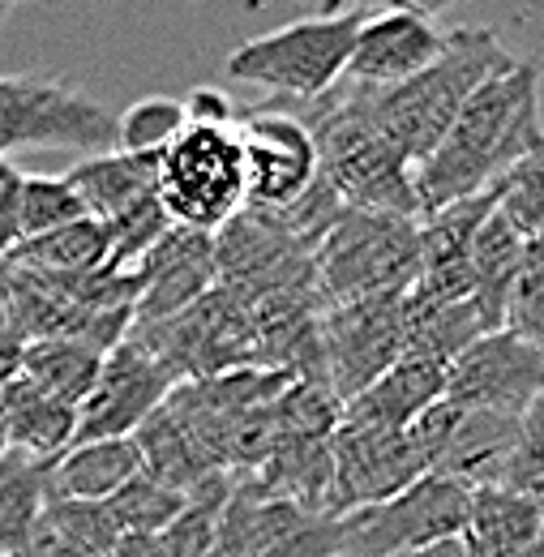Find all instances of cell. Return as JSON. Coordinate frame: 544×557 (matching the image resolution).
Masks as SVG:
<instances>
[{
    "label": "cell",
    "instance_id": "6da1fadb",
    "mask_svg": "<svg viewBox=\"0 0 544 557\" xmlns=\"http://www.w3.org/2000/svg\"><path fill=\"white\" fill-rule=\"evenodd\" d=\"M532 154H541V70L536 61H515L468 95L446 138L411 168L420 219L489 189Z\"/></svg>",
    "mask_w": 544,
    "mask_h": 557
},
{
    "label": "cell",
    "instance_id": "7a4b0ae2",
    "mask_svg": "<svg viewBox=\"0 0 544 557\" xmlns=\"http://www.w3.org/2000/svg\"><path fill=\"white\" fill-rule=\"evenodd\" d=\"M296 116L313 138L318 181L339 198V207L420 219L411 163L373 125L364 86H351L339 77L322 99L300 103Z\"/></svg>",
    "mask_w": 544,
    "mask_h": 557
},
{
    "label": "cell",
    "instance_id": "3957f363",
    "mask_svg": "<svg viewBox=\"0 0 544 557\" xmlns=\"http://www.w3.org/2000/svg\"><path fill=\"white\" fill-rule=\"evenodd\" d=\"M515 61L519 57H510L489 26L446 30V52L429 70H420L399 86H386V90L364 86L369 90V116L382 129V138L416 168L433 154L437 141L446 138V129L459 116V108L468 103V95L484 86L489 77L506 73Z\"/></svg>",
    "mask_w": 544,
    "mask_h": 557
},
{
    "label": "cell",
    "instance_id": "277c9868",
    "mask_svg": "<svg viewBox=\"0 0 544 557\" xmlns=\"http://www.w3.org/2000/svg\"><path fill=\"white\" fill-rule=\"evenodd\" d=\"M416 271H420L416 219L386 210L339 207L313 249V278L322 309L364 296H404L416 283Z\"/></svg>",
    "mask_w": 544,
    "mask_h": 557
},
{
    "label": "cell",
    "instance_id": "5b68a950",
    "mask_svg": "<svg viewBox=\"0 0 544 557\" xmlns=\"http://www.w3.org/2000/svg\"><path fill=\"white\" fill-rule=\"evenodd\" d=\"M360 22L364 13H318V17L287 22L283 30L240 44L227 57V73L236 82L262 86L296 103L322 99L347 70Z\"/></svg>",
    "mask_w": 544,
    "mask_h": 557
},
{
    "label": "cell",
    "instance_id": "8992f818",
    "mask_svg": "<svg viewBox=\"0 0 544 557\" xmlns=\"http://www.w3.org/2000/svg\"><path fill=\"white\" fill-rule=\"evenodd\" d=\"M154 194L176 227L206 236H214L232 214H240L245 168H240L236 125L232 129L185 125V134L154 159Z\"/></svg>",
    "mask_w": 544,
    "mask_h": 557
},
{
    "label": "cell",
    "instance_id": "52a82bcc",
    "mask_svg": "<svg viewBox=\"0 0 544 557\" xmlns=\"http://www.w3.org/2000/svg\"><path fill=\"white\" fill-rule=\"evenodd\" d=\"M468 497L472 488H463L459 481L424 472L386 502L335 515L339 557H395L437 541H455L468 519Z\"/></svg>",
    "mask_w": 544,
    "mask_h": 557
},
{
    "label": "cell",
    "instance_id": "ba28073f",
    "mask_svg": "<svg viewBox=\"0 0 544 557\" xmlns=\"http://www.w3.org/2000/svg\"><path fill=\"white\" fill-rule=\"evenodd\" d=\"M116 141V116L65 77H0V159L22 146H57L103 154Z\"/></svg>",
    "mask_w": 544,
    "mask_h": 557
},
{
    "label": "cell",
    "instance_id": "9c48e42d",
    "mask_svg": "<svg viewBox=\"0 0 544 557\" xmlns=\"http://www.w3.org/2000/svg\"><path fill=\"white\" fill-rule=\"evenodd\" d=\"M134 335L163 360L172 382L176 377L202 382V377H219V373L258 364L254 313L236 292H227L219 283L202 300L181 309L176 318L154 322V326H134Z\"/></svg>",
    "mask_w": 544,
    "mask_h": 557
},
{
    "label": "cell",
    "instance_id": "30bf717a",
    "mask_svg": "<svg viewBox=\"0 0 544 557\" xmlns=\"http://www.w3.org/2000/svg\"><path fill=\"white\" fill-rule=\"evenodd\" d=\"M399 300L404 296H364L322 309L318 322L322 369H326V391L339 399V408L404 356Z\"/></svg>",
    "mask_w": 544,
    "mask_h": 557
},
{
    "label": "cell",
    "instance_id": "8fae6325",
    "mask_svg": "<svg viewBox=\"0 0 544 557\" xmlns=\"http://www.w3.org/2000/svg\"><path fill=\"white\" fill-rule=\"evenodd\" d=\"M240 168H245V210H287L318 181L313 138L296 112L258 108L236 121Z\"/></svg>",
    "mask_w": 544,
    "mask_h": 557
},
{
    "label": "cell",
    "instance_id": "7c38bea8",
    "mask_svg": "<svg viewBox=\"0 0 544 557\" xmlns=\"http://www.w3.org/2000/svg\"><path fill=\"white\" fill-rule=\"evenodd\" d=\"M429 468L411 446L408 429H378L339 417L331 433V519L386 502Z\"/></svg>",
    "mask_w": 544,
    "mask_h": 557
},
{
    "label": "cell",
    "instance_id": "4fadbf2b",
    "mask_svg": "<svg viewBox=\"0 0 544 557\" xmlns=\"http://www.w3.org/2000/svg\"><path fill=\"white\" fill-rule=\"evenodd\" d=\"M541 348L510 331H489L446 364V404L463 412L523 417L541 404Z\"/></svg>",
    "mask_w": 544,
    "mask_h": 557
},
{
    "label": "cell",
    "instance_id": "5bb4252c",
    "mask_svg": "<svg viewBox=\"0 0 544 557\" xmlns=\"http://www.w3.org/2000/svg\"><path fill=\"white\" fill-rule=\"evenodd\" d=\"M172 391H176V382L163 369V360L129 331L116 348L103 351L99 377L77 408V437L73 442L134 437L137 429L168 404Z\"/></svg>",
    "mask_w": 544,
    "mask_h": 557
},
{
    "label": "cell",
    "instance_id": "9a60e30c",
    "mask_svg": "<svg viewBox=\"0 0 544 557\" xmlns=\"http://www.w3.org/2000/svg\"><path fill=\"white\" fill-rule=\"evenodd\" d=\"M137 300H134V326H154L189 309L214 287V245L206 232L189 227H168L159 245L137 262L134 271Z\"/></svg>",
    "mask_w": 544,
    "mask_h": 557
},
{
    "label": "cell",
    "instance_id": "2e32d148",
    "mask_svg": "<svg viewBox=\"0 0 544 557\" xmlns=\"http://www.w3.org/2000/svg\"><path fill=\"white\" fill-rule=\"evenodd\" d=\"M442 52H446V30H437L433 17L378 13V17L360 22L343 82L386 90V86H399L420 70H429Z\"/></svg>",
    "mask_w": 544,
    "mask_h": 557
},
{
    "label": "cell",
    "instance_id": "e0dca14e",
    "mask_svg": "<svg viewBox=\"0 0 544 557\" xmlns=\"http://www.w3.org/2000/svg\"><path fill=\"white\" fill-rule=\"evenodd\" d=\"M541 497L519 488H472L459 532L463 557H536Z\"/></svg>",
    "mask_w": 544,
    "mask_h": 557
},
{
    "label": "cell",
    "instance_id": "ac0fdd59",
    "mask_svg": "<svg viewBox=\"0 0 544 557\" xmlns=\"http://www.w3.org/2000/svg\"><path fill=\"white\" fill-rule=\"evenodd\" d=\"M446 395V364L424 356H399L378 382H369L360 395H351L339 417L378 424V429H408L437 399Z\"/></svg>",
    "mask_w": 544,
    "mask_h": 557
},
{
    "label": "cell",
    "instance_id": "d6986e66",
    "mask_svg": "<svg viewBox=\"0 0 544 557\" xmlns=\"http://www.w3.org/2000/svg\"><path fill=\"white\" fill-rule=\"evenodd\" d=\"M141 472L134 437L73 442L48 463V497L61 502H108Z\"/></svg>",
    "mask_w": 544,
    "mask_h": 557
},
{
    "label": "cell",
    "instance_id": "ffe728a7",
    "mask_svg": "<svg viewBox=\"0 0 544 557\" xmlns=\"http://www.w3.org/2000/svg\"><path fill=\"white\" fill-rule=\"evenodd\" d=\"M154 159L159 154H125V150H103L82 159L73 172H65V181L73 185V194L82 198V207L90 219L112 223L129 210L154 202Z\"/></svg>",
    "mask_w": 544,
    "mask_h": 557
},
{
    "label": "cell",
    "instance_id": "44dd1931",
    "mask_svg": "<svg viewBox=\"0 0 544 557\" xmlns=\"http://www.w3.org/2000/svg\"><path fill=\"white\" fill-rule=\"evenodd\" d=\"M399 322H404V356H424L437 364H450L472 339L484 335L472 300H446L420 287L404 292Z\"/></svg>",
    "mask_w": 544,
    "mask_h": 557
},
{
    "label": "cell",
    "instance_id": "7402d4cb",
    "mask_svg": "<svg viewBox=\"0 0 544 557\" xmlns=\"http://www.w3.org/2000/svg\"><path fill=\"white\" fill-rule=\"evenodd\" d=\"M0 412H4L9 446L35 459H57L77 437V408L44 395L26 377H13L9 386H0Z\"/></svg>",
    "mask_w": 544,
    "mask_h": 557
},
{
    "label": "cell",
    "instance_id": "603a6c76",
    "mask_svg": "<svg viewBox=\"0 0 544 557\" xmlns=\"http://www.w3.org/2000/svg\"><path fill=\"white\" fill-rule=\"evenodd\" d=\"M4 258L17 267H30V271H48V275H99V271H108V258H112V232H108V223L86 214L61 232L13 245Z\"/></svg>",
    "mask_w": 544,
    "mask_h": 557
},
{
    "label": "cell",
    "instance_id": "cb8c5ba5",
    "mask_svg": "<svg viewBox=\"0 0 544 557\" xmlns=\"http://www.w3.org/2000/svg\"><path fill=\"white\" fill-rule=\"evenodd\" d=\"M99 364H103V351L82 339H30L22 348L17 377H26L30 386H39L44 395L61 399L69 408H82V399L99 377Z\"/></svg>",
    "mask_w": 544,
    "mask_h": 557
},
{
    "label": "cell",
    "instance_id": "d4e9b609",
    "mask_svg": "<svg viewBox=\"0 0 544 557\" xmlns=\"http://www.w3.org/2000/svg\"><path fill=\"white\" fill-rule=\"evenodd\" d=\"M48 463L26 450H9L0 459V554L17 557L26 549L44 502H48Z\"/></svg>",
    "mask_w": 544,
    "mask_h": 557
},
{
    "label": "cell",
    "instance_id": "484cf974",
    "mask_svg": "<svg viewBox=\"0 0 544 557\" xmlns=\"http://www.w3.org/2000/svg\"><path fill=\"white\" fill-rule=\"evenodd\" d=\"M103 506H108V515H112L121 536H154L185 510V493H176V488L150 481L146 472H137L134 481L121 493H112Z\"/></svg>",
    "mask_w": 544,
    "mask_h": 557
},
{
    "label": "cell",
    "instance_id": "4316f807",
    "mask_svg": "<svg viewBox=\"0 0 544 557\" xmlns=\"http://www.w3.org/2000/svg\"><path fill=\"white\" fill-rule=\"evenodd\" d=\"M185 134V108L172 95H146L134 108L116 116V141L112 150L125 154H163L172 141Z\"/></svg>",
    "mask_w": 544,
    "mask_h": 557
},
{
    "label": "cell",
    "instance_id": "83f0119b",
    "mask_svg": "<svg viewBox=\"0 0 544 557\" xmlns=\"http://www.w3.org/2000/svg\"><path fill=\"white\" fill-rule=\"evenodd\" d=\"M86 219L82 198L73 194L65 176H26L22 181V202H17V245L39 240L48 232H61L69 223Z\"/></svg>",
    "mask_w": 544,
    "mask_h": 557
},
{
    "label": "cell",
    "instance_id": "f1b7e54d",
    "mask_svg": "<svg viewBox=\"0 0 544 557\" xmlns=\"http://www.w3.org/2000/svg\"><path fill=\"white\" fill-rule=\"evenodd\" d=\"M502 331L519 335L523 344L541 348L544 335V253L541 236L523 245V258L515 267V278L506 287V309H502Z\"/></svg>",
    "mask_w": 544,
    "mask_h": 557
},
{
    "label": "cell",
    "instance_id": "f546056e",
    "mask_svg": "<svg viewBox=\"0 0 544 557\" xmlns=\"http://www.w3.org/2000/svg\"><path fill=\"white\" fill-rule=\"evenodd\" d=\"M44 523L86 557H108L116 549V541H121V532H116V523H112L103 502H61V497H48L44 502Z\"/></svg>",
    "mask_w": 544,
    "mask_h": 557
},
{
    "label": "cell",
    "instance_id": "4dcf8cb0",
    "mask_svg": "<svg viewBox=\"0 0 544 557\" xmlns=\"http://www.w3.org/2000/svg\"><path fill=\"white\" fill-rule=\"evenodd\" d=\"M181 108H185V125H198V129H232L236 125V108L219 86H194L181 99Z\"/></svg>",
    "mask_w": 544,
    "mask_h": 557
},
{
    "label": "cell",
    "instance_id": "1f68e13d",
    "mask_svg": "<svg viewBox=\"0 0 544 557\" xmlns=\"http://www.w3.org/2000/svg\"><path fill=\"white\" fill-rule=\"evenodd\" d=\"M26 172L9 159H0V258L17 245V202H22Z\"/></svg>",
    "mask_w": 544,
    "mask_h": 557
},
{
    "label": "cell",
    "instance_id": "d6a6232c",
    "mask_svg": "<svg viewBox=\"0 0 544 557\" xmlns=\"http://www.w3.org/2000/svg\"><path fill=\"white\" fill-rule=\"evenodd\" d=\"M463 0H322V13H369V9H386V13H416V17H433L446 13Z\"/></svg>",
    "mask_w": 544,
    "mask_h": 557
},
{
    "label": "cell",
    "instance_id": "836d02e7",
    "mask_svg": "<svg viewBox=\"0 0 544 557\" xmlns=\"http://www.w3.org/2000/svg\"><path fill=\"white\" fill-rule=\"evenodd\" d=\"M22 348H26V339L17 335V326L4 309V296H0V386H9L22 373Z\"/></svg>",
    "mask_w": 544,
    "mask_h": 557
},
{
    "label": "cell",
    "instance_id": "e575fe53",
    "mask_svg": "<svg viewBox=\"0 0 544 557\" xmlns=\"http://www.w3.org/2000/svg\"><path fill=\"white\" fill-rule=\"evenodd\" d=\"M395 557H463V549H459V536H455V541H437V545L408 549V554H395Z\"/></svg>",
    "mask_w": 544,
    "mask_h": 557
},
{
    "label": "cell",
    "instance_id": "d590c367",
    "mask_svg": "<svg viewBox=\"0 0 544 557\" xmlns=\"http://www.w3.org/2000/svg\"><path fill=\"white\" fill-rule=\"evenodd\" d=\"M9 450H13V446H9V433H4V412H0V459H4Z\"/></svg>",
    "mask_w": 544,
    "mask_h": 557
},
{
    "label": "cell",
    "instance_id": "8d00e7d4",
    "mask_svg": "<svg viewBox=\"0 0 544 557\" xmlns=\"http://www.w3.org/2000/svg\"><path fill=\"white\" fill-rule=\"evenodd\" d=\"M13 9H17V0H0V26L9 22V13H13Z\"/></svg>",
    "mask_w": 544,
    "mask_h": 557
},
{
    "label": "cell",
    "instance_id": "74e56055",
    "mask_svg": "<svg viewBox=\"0 0 544 557\" xmlns=\"http://www.w3.org/2000/svg\"><path fill=\"white\" fill-rule=\"evenodd\" d=\"M0 557H4V554H0Z\"/></svg>",
    "mask_w": 544,
    "mask_h": 557
}]
</instances>
